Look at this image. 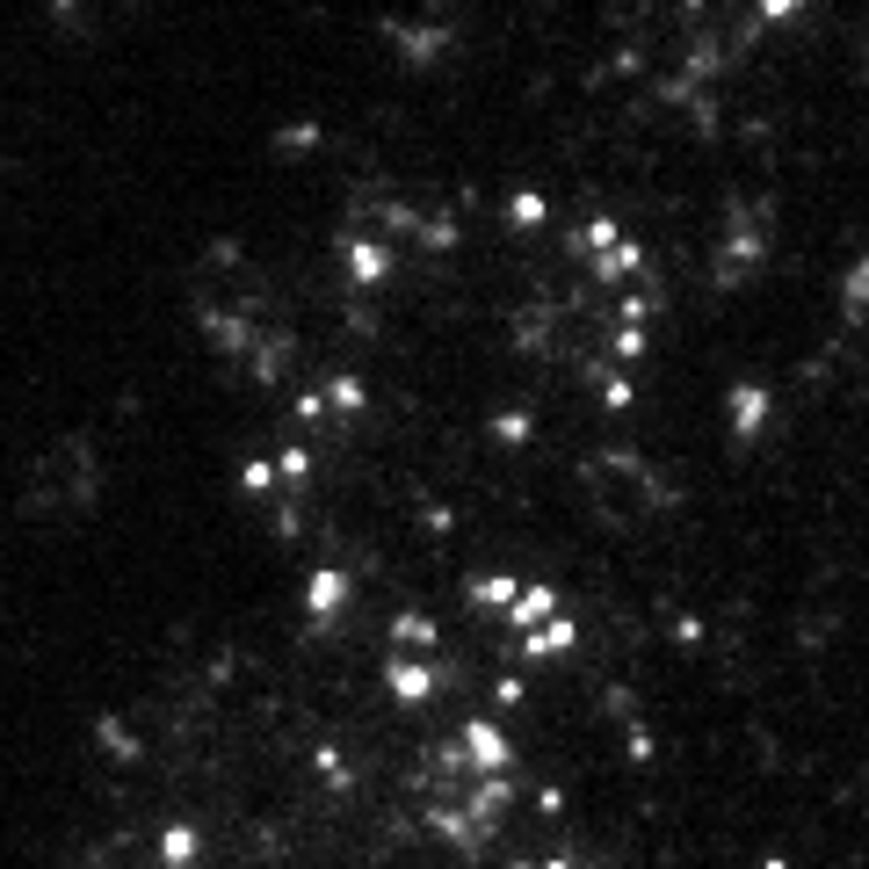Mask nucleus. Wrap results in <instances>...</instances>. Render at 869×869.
<instances>
[{"mask_svg":"<svg viewBox=\"0 0 869 869\" xmlns=\"http://www.w3.org/2000/svg\"><path fill=\"white\" fill-rule=\"evenodd\" d=\"M515 869H529V862H515Z\"/></svg>","mask_w":869,"mask_h":869,"instance_id":"2eb2a0df","label":"nucleus"},{"mask_svg":"<svg viewBox=\"0 0 869 869\" xmlns=\"http://www.w3.org/2000/svg\"><path fill=\"white\" fill-rule=\"evenodd\" d=\"M384 681H392V695H399V703H428V695H435V667L428 660H406V652H392Z\"/></svg>","mask_w":869,"mask_h":869,"instance_id":"f03ea898","label":"nucleus"},{"mask_svg":"<svg viewBox=\"0 0 869 869\" xmlns=\"http://www.w3.org/2000/svg\"><path fill=\"white\" fill-rule=\"evenodd\" d=\"M761 420H768V392H761V384H739V392H732V428L761 435Z\"/></svg>","mask_w":869,"mask_h":869,"instance_id":"423d86ee","label":"nucleus"},{"mask_svg":"<svg viewBox=\"0 0 869 869\" xmlns=\"http://www.w3.org/2000/svg\"><path fill=\"white\" fill-rule=\"evenodd\" d=\"M573 616H551V624L543 630H529V638H521V652H529V660H558V652H573Z\"/></svg>","mask_w":869,"mask_h":869,"instance_id":"7ed1b4c3","label":"nucleus"},{"mask_svg":"<svg viewBox=\"0 0 869 869\" xmlns=\"http://www.w3.org/2000/svg\"><path fill=\"white\" fill-rule=\"evenodd\" d=\"M840 312L869 319V261H848V276H840Z\"/></svg>","mask_w":869,"mask_h":869,"instance_id":"0eeeda50","label":"nucleus"},{"mask_svg":"<svg viewBox=\"0 0 869 869\" xmlns=\"http://www.w3.org/2000/svg\"><path fill=\"white\" fill-rule=\"evenodd\" d=\"M507 218H515V226H543V218H551V204H543L537 189H521L515 204H507Z\"/></svg>","mask_w":869,"mask_h":869,"instance_id":"9d476101","label":"nucleus"},{"mask_svg":"<svg viewBox=\"0 0 869 869\" xmlns=\"http://www.w3.org/2000/svg\"><path fill=\"white\" fill-rule=\"evenodd\" d=\"M551 616H565L551 587H515V602H507V624H515L521 638H529V630H543V624H551Z\"/></svg>","mask_w":869,"mask_h":869,"instance_id":"f257e3e1","label":"nucleus"},{"mask_svg":"<svg viewBox=\"0 0 869 869\" xmlns=\"http://www.w3.org/2000/svg\"><path fill=\"white\" fill-rule=\"evenodd\" d=\"M616 355H624V363H630V355H645V327H616Z\"/></svg>","mask_w":869,"mask_h":869,"instance_id":"ddd939ff","label":"nucleus"},{"mask_svg":"<svg viewBox=\"0 0 869 869\" xmlns=\"http://www.w3.org/2000/svg\"><path fill=\"white\" fill-rule=\"evenodd\" d=\"M798 8H804V0H754V15H761L768 30H776V22H790V15H798Z\"/></svg>","mask_w":869,"mask_h":869,"instance_id":"f8f14e48","label":"nucleus"},{"mask_svg":"<svg viewBox=\"0 0 869 869\" xmlns=\"http://www.w3.org/2000/svg\"><path fill=\"white\" fill-rule=\"evenodd\" d=\"M616 240H624V226H616V218H608V210H602V218H587V226L573 232V254H580V261H602V254H608V246H616Z\"/></svg>","mask_w":869,"mask_h":869,"instance_id":"20e7f679","label":"nucleus"},{"mask_svg":"<svg viewBox=\"0 0 869 869\" xmlns=\"http://www.w3.org/2000/svg\"><path fill=\"white\" fill-rule=\"evenodd\" d=\"M348 268H355L363 283H377L384 268H392V254H384V246H370V240H355V246H348Z\"/></svg>","mask_w":869,"mask_h":869,"instance_id":"1a4fd4ad","label":"nucleus"},{"mask_svg":"<svg viewBox=\"0 0 869 869\" xmlns=\"http://www.w3.org/2000/svg\"><path fill=\"white\" fill-rule=\"evenodd\" d=\"M341 594H348L341 573H319V580H312V608H319V616H333V602H341Z\"/></svg>","mask_w":869,"mask_h":869,"instance_id":"9b49d317","label":"nucleus"},{"mask_svg":"<svg viewBox=\"0 0 869 869\" xmlns=\"http://www.w3.org/2000/svg\"><path fill=\"white\" fill-rule=\"evenodd\" d=\"M602 399L608 406H630V377H602Z\"/></svg>","mask_w":869,"mask_h":869,"instance_id":"4468645a","label":"nucleus"},{"mask_svg":"<svg viewBox=\"0 0 869 869\" xmlns=\"http://www.w3.org/2000/svg\"><path fill=\"white\" fill-rule=\"evenodd\" d=\"M515 587H521V580H507V573H486V580H471V602H479V608H501V616H507V602H515Z\"/></svg>","mask_w":869,"mask_h":869,"instance_id":"6e6552de","label":"nucleus"},{"mask_svg":"<svg viewBox=\"0 0 869 869\" xmlns=\"http://www.w3.org/2000/svg\"><path fill=\"white\" fill-rule=\"evenodd\" d=\"M638 268H645V246L638 240H616L602 261H594V276H602V283H624V276H638Z\"/></svg>","mask_w":869,"mask_h":869,"instance_id":"39448f33","label":"nucleus"}]
</instances>
